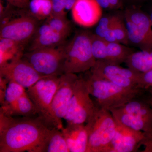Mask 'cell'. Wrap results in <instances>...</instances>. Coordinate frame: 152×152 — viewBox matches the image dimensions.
Segmentation results:
<instances>
[{"mask_svg": "<svg viewBox=\"0 0 152 152\" xmlns=\"http://www.w3.org/2000/svg\"><path fill=\"white\" fill-rule=\"evenodd\" d=\"M53 129L39 117L18 118L0 113V152H46Z\"/></svg>", "mask_w": 152, "mask_h": 152, "instance_id": "obj_1", "label": "cell"}, {"mask_svg": "<svg viewBox=\"0 0 152 152\" xmlns=\"http://www.w3.org/2000/svg\"><path fill=\"white\" fill-rule=\"evenodd\" d=\"M81 76L86 84L90 95L94 98L95 104L110 111L120 107L129 101L142 95L145 90L123 88L108 81L96 77L88 71Z\"/></svg>", "mask_w": 152, "mask_h": 152, "instance_id": "obj_2", "label": "cell"}, {"mask_svg": "<svg viewBox=\"0 0 152 152\" xmlns=\"http://www.w3.org/2000/svg\"><path fill=\"white\" fill-rule=\"evenodd\" d=\"M91 33L81 31L66 44L64 74L83 73L96 64L91 49Z\"/></svg>", "mask_w": 152, "mask_h": 152, "instance_id": "obj_3", "label": "cell"}, {"mask_svg": "<svg viewBox=\"0 0 152 152\" xmlns=\"http://www.w3.org/2000/svg\"><path fill=\"white\" fill-rule=\"evenodd\" d=\"M60 76H50L40 79L26 92L35 106L39 117L50 127L61 130L62 122L55 116L52 109L53 98L58 86Z\"/></svg>", "mask_w": 152, "mask_h": 152, "instance_id": "obj_4", "label": "cell"}, {"mask_svg": "<svg viewBox=\"0 0 152 152\" xmlns=\"http://www.w3.org/2000/svg\"><path fill=\"white\" fill-rule=\"evenodd\" d=\"M86 125L89 135L87 152H107L118 126L111 113L96 106Z\"/></svg>", "mask_w": 152, "mask_h": 152, "instance_id": "obj_5", "label": "cell"}, {"mask_svg": "<svg viewBox=\"0 0 152 152\" xmlns=\"http://www.w3.org/2000/svg\"><path fill=\"white\" fill-rule=\"evenodd\" d=\"M66 45L64 43L58 46L28 51L23 57L42 75L61 76L64 74Z\"/></svg>", "mask_w": 152, "mask_h": 152, "instance_id": "obj_6", "label": "cell"}, {"mask_svg": "<svg viewBox=\"0 0 152 152\" xmlns=\"http://www.w3.org/2000/svg\"><path fill=\"white\" fill-rule=\"evenodd\" d=\"M91 96L85 80L79 77L64 118L67 124H86L92 116L96 105Z\"/></svg>", "mask_w": 152, "mask_h": 152, "instance_id": "obj_7", "label": "cell"}, {"mask_svg": "<svg viewBox=\"0 0 152 152\" xmlns=\"http://www.w3.org/2000/svg\"><path fill=\"white\" fill-rule=\"evenodd\" d=\"M93 76L126 88H141L140 79L141 73L120 65L96 61L89 71ZM142 89V88H141Z\"/></svg>", "mask_w": 152, "mask_h": 152, "instance_id": "obj_8", "label": "cell"}, {"mask_svg": "<svg viewBox=\"0 0 152 152\" xmlns=\"http://www.w3.org/2000/svg\"><path fill=\"white\" fill-rule=\"evenodd\" d=\"M0 76L7 82L13 81L28 88L40 79L48 76L38 72L23 57L0 66Z\"/></svg>", "mask_w": 152, "mask_h": 152, "instance_id": "obj_9", "label": "cell"}, {"mask_svg": "<svg viewBox=\"0 0 152 152\" xmlns=\"http://www.w3.org/2000/svg\"><path fill=\"white\" fill-rule=\"evenodd\" d=\"M38 19L32 15L21 16L1 25L0 39L7 38L26 45L37 30Z\"/></svg>", "mask_w": 152, "mask_h": 152, "instance_id": "obj_10", "label": "cell"}, {"mask_svg": "<svg viewBox=\"0 0 152 152\" xmlns=\"http://www.w3.org/2000/svg\"><path fill=\"white\" fill-rule=\"evenodd\" d=\"M78 78L75 74L65 73L60 76L59 83L52 104L53 113L60 121L62 122L65 116Z\"/></svg>", "mask_w": 152, "mask_h": 152, "instance_id": "obj_11", "label": "cell"}, {"mask_svg": "<svg viewBox=\"0 0 152 152\" xmlns=\"http://www.w3.org/2000/svg\"><path fill=\"white\" fill-rule=\"evenodd\" d=\"M117 124L116 131L107 152L137 151L145 138V133Z\"/></svg>", "mask_w": 152, "mask_h": 152, "instance_id": "obj_12", "label": "cell"}, {"mask_svg": "<svg viewBox=\"0 0 152 152\" xmlns=\"http://www.w3.org/2000/svg\"><path fill=\"white\" fill-rule=\"evenodd\" d=\"M102 8L96 0H77L71 10L76 24L91 27L97 24L102 17Z\"/></svg>", "mask_w": 152, "mask_h": 152, "instance_id": "obj_13", "label": "cell"}, {"mask_svg": "<svg viewBox=\"0 0 152 152\" xmlns=\"http://www.w3.org/2000/svg\"><path fill=\"white\" fill-rule=\"evenodd\" d=\"M61 132L70 152H87L89 135L85 124H67Z\"/></svg>", "mask_w": 152, "mask_h": 152, "instance_id": "obj_14", "label": "cell"}, {"mask_svg": "<svg viewBox=\"0 0 152 152\" xmlns=\"http://www.w3.org/2000/svg\"><path fill=\"white\" fill-rule=\"evenodd\" d=\"M110 112L119 124L133 130L143 132L146 136L152 134V123L123 111L119 108L114 109Z\"/></svg>", "mask_w": 152, "mask_h": 152, "instance_id": "obj_15", "label": "cell"}, {"mask_svg": "<svg viewBox=\"0 0 152 152\" xmlns=\"http://www.w3.org/2000/svg\"><path fill=\"white\" fill-rule=\"evenodd\" d=\"M0 113L12 117L18 115L33 117L37 115L35 106L27 92L12 104L1 106Z\"/></svg>", "mask_w": 152, "mask_h": 152, "instance_id": "obj_16", "label": "cell"}, {"mask_svg": "<svg viewBox=\"0 0 152 152\" xmlns=\"http://www.w3.org/2000/svg\"><path fill=\"white\" fill-rule=\"evenodd\" d=\"M25 45L7 38L0 39V66L23 57Z\"/></svg>", "mask_w": 152, "mask_h": 152, "instance_id": "obj_17", "label": "cell"}, {"mask_svg": "<svg viewBox=\"0 0 152 152\" xmlns=\"http://www.w3.org/2000/svg\"><path fill=\"white\" fill-rule=\"evenodd\" d=\"M141 95L133 98L118 108L152 123V105L150 100L146 101L141 99Z\"/></svg>", "mask_w": 152, "mask_h": 152, "instance_id": "obj_18", "label": "cell"}, {"mask_svg": "<svg viewBox=\"0 0 152 152\" xmlns=\"http://www.w3.org/2000/svg\"><path fill=\"white\" fill-rule=\"evenodd\" d=\"M67 37L53 30L43 34H35L33 37L28 51L58 46L64 43Z\"/></svg>", "mask_w": 152, "mask_h": 152, "instance_id": "obj_19", "label": "cell"}, {"mask_svg": "<svg viewBox=\"0 0 152 152\" xmlns=\"http://www.w3.org/2000/svg\"><path fill=\"white\" fill-rule=\"evenodd\" d=\"M128 68L140 73L152 70V51L133 52L125 62Z\"/></svg>", "mask_w": 152, "mask_h": 152, "instance_id": "obj_20", "label": "cell"}, {"mask_svg": "<svg viewBox=\"0 0 152 152\" xmlns=\"http://www.w3.org/2000/svg\"><path fill=\"white\" fill-rule=\"evenodd\" d=\"M129 42L141 49V50L152 51V39L140 29L135 24L124 16Z\"/></svg>", "mask_w": 152, "mask_h": 152, "instance_id": "obj_21", "label": "cell"}, {"mask_svg": "<svg viewBox=\"0 0 152 152\" xmlns=\"http://www.w3.org/2000/svg\"><path fill=\"white\" fill-rule=\"evenodd\" d=\"M133 52L132 50L126 45L118 42H107V61L105 62L120 65L125 63Z\"/></svg>", "mask_w": 152, "mask_h": 152, "instance_id": "obj_22", "label": "cell"}, {"mask_svg": "<svg viewBox=\"0 0 152 152\" xmlns=\"http://www.w3.org/2000/svg\"><path fill=\"white\" fill-rule=\"evenodd\" d=\"M104 39L109 42H118L127 45L129 43L125 21L118 16L106 34Z\"/></svg>", "mask_w": 152, "mask_h": 152, "instance_id": "obj_23", "label": "cell"}, {"mask_svg": "<svg viewBox=\"0 0 152 152\" xmlns=\"http://www.w3.org/2000/svg\"><path fill=\"white\" fill-rule=\"evenodd\" d=\"M28 8L31 15L38 20L48 19L53 13L51 0H31Z\"/></svg>", "mask_w": 152, "mask_h": 152, "instance_id": "obj_24", "label": "cell"}, {"mask_svg": "<svg viewBox=\"0 0 152 152\" xmlns=\"http://www.w3.org/2000/svg\"><path fill=\"white\" fill-rule=\"evenodd\" d=\"M53 128L47 144L46 152H70L61 131Z\"/></svg>", "mask_w": 152, "mask_h": 152, "instance_id": "obj_25", "label": "cell"}, {"mask_svg": "<svg viewBox=\"0 0 152 152\" xmlns=\"http://www.w3.org/2000/svg\"><path fill=\"white\" fill-rule=\"evenodd\" d=\"M47 19L46 23L54 31L66 37L69 34L72 26L66 16L52 15Z\"/></svg>", "mask_w": 152, "mask_h": 152, "instance_id": "obj_26", "label": "cell"}, {"mask_svg": "<svg viewBox=\"0 0 152 152\" xmlns=\"http://www.w3.org/2000/svg\"><path fill=\"white\" fill-rule=\"evenodd\" d=\"M26 92L24 87L15 82H9L6 90L4 101L1 106L12 104L18 100Z\"/></svg>", "mask_w": 152, "mask_h": 152, "instance_id": "obj_27", "label": "cell"}, {"mask_svg": "<svg viewBox=\"0 0 152 152\" xmlns=\"http://www.w3.org/2000/svg\"><path fill=\"white\" fill-rule=\"evenodd\" d=\"M107 43L102 38L92 34V51L96 61L103 62L107 61Z\"/></svg>", "mask_w": 152, "mask_h": 152, "instance_id": "obj_28", "label": "cell"}, {"mask_svg": "<svg viewBox=\"0 0 152 152\" xmlns=\"http://www.w3.org/2000/svg\"><path fill=\"white\" fill-rule=\"evenodd\" d=\"M118 17V16L115 15L102 17L97 23V26L95 30V34L104 39Z\"/></svg>", "mask_w": 152, "mask_h": 152, "instance_id": "obj_29", "label": "cell"}, {"mask_svg": "<svg viewBox=\"0 0 152 152\" xmlns=\"http://www.w3.org/2000/svg\"><path fill=\"white\" fill-rule=\"evenodd\" d=\"M52 15L66 16L67 11L71 10L77 0H51Z\"/></svg>", "mask_w": 152, "mask_h": 152, "instance_id": "obj_30", "label": "cell"}, {"mask_svg": "<svg viewBox=\"0 0 152 152\" xmlns=\"http://www.w3.org/2000/svg\"><path fill=\"white\" fill-rule=\"evenodd\" d=\"M140 87L141 88L147 90L152 87V70L141 73L140 79Z\"/></svg>", "mask_w": 152, "mask_h": 152, "instance_id": "obj_31", "label": "cell"}, {"mask_svg": "<svg viewBox=\"0 0 152 152\" xmlns=\"http://www.w3.org/2000/svg\"><path fill=\"white\" fill-rule=\"evenodd\" d=\"M10 4L19 8H28L29 0H6Z\"/></svg>", "mask_w": 152, "mask_h": 152, "instance_id": "obj_32", "label": "cell"}, {"mask_svg": "<svg viewBox=\"0 0 152 152\" xmlns=\"http://www.w3.org/2000/svg\"><path fill=\"white\" fill-rule=\"evenodd\" d=\"M150 102L152 105V102L151 99ZM142 145L145 147V149L143 152H152V134L144 139Z\"/></svg>", "mask_w": 152, "mask_h": 152, "instance_id": "obj_33", "label": "cell"}, {"mask_svg": "<svg viewBox=\"0 0 152 152\" xmlns=\"http://www.w3.org/2000/svg\"><path fill=\"white\" fill-rule=\"evenodd\" d=\"M99 4L102 7V8L106 10H112V8L110 4L109 3L108 0H96Z\"/></svg>", "mask_w": 152, "mask_h": 152, "instance_id": "obj_34", "label": "cell"}, {"mask_svg": "<svg viewBox=\"0 0 152 152\" xmlns=\"http://www.w3.org/2000/svg\"><path fill=\"white\" fill-rule=\"evenodd\" d=\"M112 9L119 8L122 6V0H108Z\"/></svg>", "mask_w": 152, "mask_h": 152, "instance_id": "obj_35", "label": "cell"}, {"mask_svg": "<svg viewBox=\"0 0 152 152\" xmlns=\"http://www.w3.org/2000/svg\"><path fill=\"white\" fill-rule=\"evenodd\" d=\"M148 90V91H149V92L150 94L151 95V101L152 102V88H149L148 89H147Z\"/></svg>", "mask_w": 152, "mask_h": 152, "instance_id": "obj_36", "label": "cell"}, {"mask_svg": "<svg viewBox=\"0 0 152 152\" xmlns=\"http://www.w3.org/2000/svg\"><path fill=\"white\" fill-rule=\"evenodd\" d=\"M149 16L150 19H151V21L152 23V10L151 11V13H150V15Z\"/></svg>", "mask_w": 152, "mask_h": 152, "instance_id": "obj_37", "label": "cell"}]
</instances>
